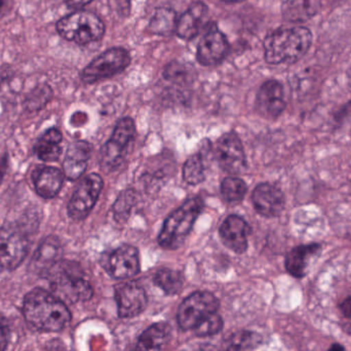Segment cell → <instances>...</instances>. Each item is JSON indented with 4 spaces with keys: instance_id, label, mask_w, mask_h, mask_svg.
Masks as SVG:
<instances>
[{
    "instance_id": "cell-31",
    "label": "cell",
    "mask_w": 351,
    "mask_h": 351,
    "mask_svg": "<svg viewBox=\"0 0 351 351\" xmlns=\"http://www.w3.org/2000/svg\"><path fill=\"white\" fill-rule=\"evenodd\" d=\"M136 194L133 190H125L121 192V195L117 197L114 206H113V213H114L115 219L119 222H125L129 218L130 213L135 204Z\"/></svg>"
},
{
    "instance_id": "cell-9",
    "label": "cell",
    "mask_w": 351,
    "mask_h": 351,
    "mask_svg": "<svg viewBox=\"0 0 351 351\" xmlns=\"http://www.w3.org/2000/svg\"><path fill=\"white\" fill-rule=\"evenodd\" d=\"M29 241L24 229L19 225H4L0 228V267L8 271L21 265L27 253Z\"/></svg>"
},
{
    "instance_id": "cell-10",
    "label": "cell",
    "mask_w": 351,
    "mask_h": 351,
    "mask_svg": "<svg viewBox=\"0 0 351 351\" xmlns=\"http://www.w3.org/2000/svg\"><path fill=\"white\" fill-rule=\"evenodd\" d=\"M103 188L98 174L86 176L76 188L68 204V215L74 220H82L92 212Z\"/></svg>"
},
{
    "instance_id": "cell-20",
    "label": "cell",
    "mask_w": 351,
    "mask_h": 351,
    "mask_svg": "<svg viewBox=\"0 0 351 351\" xmlns=\"http://www.w3.org/2000/svg\"><path fill=\"white\" fill-rule=\"evenodd\" d=\"M64 175L59 169L53 167H40L33 173L35 190L45 199L56 197L63 186Z\"/></svg>"
},
{
    "instance_id": "cell-23",
    "label": "cell",
    "mask_w": 351,
    "mask_h": 351,
    "mask_svg": "<svg viewBox=\"0 0 351 351\" xmlns=\"http://www.w3.org/2000/svg\"><path fill=\"white\" fill-rule=\"evenodd\" d=\"M62 249L60 241L56 237H49L45 239L39 245L33 257L31 266L38 270L41 274H47L49 269L59 261Z\"/></svg>"
},
{
    "instance_id": "cell-17",
    "label": "cell",
    "mask_w": 351,
    "mask_h": 351,
    "mask_svg": "<svg viewBox=\"0 0 351 351\" xmlns=\"http://www.w3.org/2000/svg\"><path fill=\"white\" fill-rule=\"evenodd\" d=\"M223 243L237 254L245 253L247 249V237L251 233L247 223L239 216H229L220 227Z\"/></svg>"
},
{
    "instance_id": "cell-39",
    "label": "cell",
    "mask_w": 351,
    "mask_h": 351,
    "mask_svg": "<svg viewBox=\"0 0 351 351\" xmlns=\"http://www.w3.org/2000/svg\"><path fill=\"white\" fill-rule=\"evenodd\" d=\"M328 351H346V348H344V346H342L341 344L335 343L333 344Z\"/></svg>"
},
{
    "instance_id": "cell-41",
    "label": "cell",
    "mask_w": 351,
    "mask_h": 351,
    "mask_svg": "<svg viewBox=\"0 0 351 351\" xmlns=\"http://www.w3.org/2000/svg\"><path fill=\"white\" fill-rule=\"evenodd\" d=\"M221 1H224V2H239V1H243V0H221Z\"/></svg>"
},
{
    "instance_id": "cell-6",
    "label": "cell",
    "mask_w": 351,
    "mask_h": 351,
    "mask_svg": "<svg viewBox=\"0 0 351 351\" xmlns=\"http://www.w3.org/2000/svg\"><path fill=\"white\" fill-rule=\"evenodd\" d=\"M135 137V123L130 117L121 119L109 141L101 150V166L106 172L117 170L125 160L128 146Z\"/></svg>"
},
{
    "instance_id": "cell-14",
    "label": "cell",
    "mask_w": 351,
    "mask_h": 351,
    "mask_svg": "<svg viewBox=\"0 0 351 351\" xmlns=\"http://www.w3.org/2000/svg\"><path fill=\"white\" fill-rule=\"evenodd\" d=\"M117 313L121 319L138 317L145 311L148 299L145 290L137 282H123L115 288Z\"/></svg>"
},
{
    "instance_id": "cell-27",
    "label": "cell",
    "mask_w": 351,
    "mask_h": 351,
    "mask_svg": "<svg viewBox=\"0 0 351 351\" xmlns=\"http://www.w3.org/2000/svg\"><path fill=\"white\" fill-rule=\"evenodd\" d=\"M154 282L167 295L178 294L183 288V276L179 271L172 269H162L154 276Z\"/></svg>"
},
{
    "instance_id": "cell-33",
    "label": "cell",
    "mask_w": 351,
    "mask_h": 351,
    "mask_svg": "<svg viewBox=\"0 0 351 351\" xmlns=\"http://www.w3.org/2000/svg\"><path fill=\"white\" fill-rule=\"evenodd\" d=\"M192 73H193V68L188 67L179 62H173L167 66L164 76L170 82L185 84V82H191L193 77Z\"/></svg>"
},
{
    "instance_id": "cell-38",
    "label": "cell",
    "mask_w": 351,
    "mask_h": 351,
    "mask_svg": "<svg viewBox=\"0 0 351 351\" xmlns=\"http://www.w3.org/2000/svg\"><path fill=\"white\" fill-rule=\"evenodd\" d=\"M6 171V160H0V183L2 182V179H3L4 174H5Z\"/></svg>"
},
{
    "instance_id": "cell-7",
    "label": "cell",
    "mask_w": 351,
    "mask_h": 351,
    "mask_svg": "<svg viewBox=\"0 0 351 351\" xmlns=\"http://www.w3.org/2000/svg\"><path fill=\"white\" fill-rule=\"evenodd\" d=\"M131 56L123 47H112L93 60L82 72V82L94 84L112 77L129 67Z\"/></svg>"
},
{
    "instance_id": "cell-37",
    "label": "cell",
    "mask_w": 351,
    "mask_h": 351,
    "mask_svg": "<svg viewBox=\"0 0 351 351\" xmlns=\"http://www.w3.org/2000/svg\"><path fill=\"white\" fill-rule=\"evenodd\" d=\"M92 1L93 0H67V4L72 8H82Z\"/></svg>"
},
{
    "instance_id": "cell-26",
    "label": "cell",
    "mask_w": 351,
    "mask_h": 351,
    "mask_svg": "<svg viewBox=\"0 0 351 351\" xmlns=\"http://www.w3.org/2000/svg\"><path fill=\"white\" fill-rule=\"evenodd\" d=\"M177 14L174 10L168 8H160L156 10L149 23V30L154 34L169 35L176 32L177 27Z\"/></svg>"
},
{
    "instance_id": "cell-19",
    "label": "cell",
    "mask_w": 351,
    "mask_h": 351,
    "mask_svg": "<svg viewBox=\"0 0 351 351\" xmlns=\"http://www.w3.org/2000/svg\"><path fill=\"white\" fill-rule=\"evenodd\" d=\"M92 149V145L86 141H75L70 144L63 162L64 175L67 179L74 181L84 175Z\"/></svg>"
},
{
    "instance_id": "cell-35",
    "label": "cell",
    "mask_w": 351,
    "mask_h": 351,
    "mask_svg": "<svg viewBox=\"0 0 351 351\" xmlns=\"http://www.w3.org/2000/svg\"><path fill=\"white\" fill-rule=\"evenodd\" d=\"M339 309L344 317L351 319V297H348V298L339 305Z\"/></svg>"
},
{
    "instance_id": "cell-36",
    "label": "cell",
    "mask_w": 351,
    "mask_h": 351,
    "mask_svg": "<svg viewBox=\"0 0 351 351\" xmlns=\"http://www.w3.org/2000/svg\"><path fill=\"white\" fill-rule=\"evenodd\" d=\"M8 331L5 328L0 324V351H4L8 348Z\"/></svg>"
},
{
    "instance_id": "cell-28",
    "label": "cell",
    "mask_w": 351,
    "mask_h": 351,
    "mask_svg": "<svg viewBox=\"0 0 351 351\" xmlns=\"http://www.w3.org/2000/svg\"><path fill=\"white\" fill-rule=\"evenodd\" d=\"M206 178V165L202 154L190 156L183 167V179L189 185H198Z\"/></svg>"
},
{
    "instance_id": "cell-13",
    "label": "cell",
    "mask_w": 351,
    "mask_h": 351,
    "mask_svg": "<svg viewBox=\"0 0 351 351\" xmlns=\"http://www.w3.org/2000/svg\"><path fill=\"white\" fill-rule=\"evenodd\" d=\"M103 265L107 272L117 280L133 278L140 271L139 252L132 245H121L109 254Z\"/></svg>"
},
{
    "instance_id": "cell-2",
    "label": "cell",
    "mask_w": 351,
    "mask_h": 351,
    "mask_svg": "<svg viewBox=\"0 0 351 351\" xmlns=\"http://www.w3.org/2000/svg\"><path fill=\"white\" fill-rule=\"evenodd\" d=\"M311 39L313 35L305 27L278 29L264 41L266 62L272 65L295 63L307 53Z\"/></svg>"
},
{
    "instance_id": "cell-25",
    "label": "cell",
    "mask_w": 351,
    "mask_h": 351,
    "mask_svg": "<svg viewBox=\"0 0 351 351\" xmlns=\"http://www.w3.org/2000/svg\"><path fill=\"white\" fill-rule=\"evenodd\" d=\"M63 136L58 129L47 130L35 144L34 152L36 156L43 162H55L59 160L62 154L60 146Z\"/></svg>"
},
{
    "instance_id": "cell-21",
    "label": "cell",
    "mask_w": 351,
    "mask_h": 351,
    "mask_svg": "<svg viewBox=\"0 0 351 351\" xmlns=\"http://www.w3.org/2000/svg\"><path fill=\"white\" fill-rule=\"evenodd\" d=\"M171 338V328L166 323H156L142 333L132 351H166Z\"/></svg>"
},
{
    "instance_id": "cell-22",
    "label": "cell",
    "mask_w": 351,
    "mask_h": 351,
    "mask_svg": "<svg viewBox=\"0 0 351 351\" xmlns=\"http://www.w3.org/2000/svg\"><path fill=\"white\" fill-rule=\"evenodd\" d=\"M321 250L317 243L299 245L289 252L286 257V269L294 278H301L306 274L311 258L315 257Z\"/></svg>"
},
{
    "instance_id": "cell-32",
    "label": "cell",
    "mask_w": 351,
    "mask_h": 351,
    "mask_svg": "<svg viewBox=\"0 0 351 351\" xmlns=\"http://www.w3.org/2000/svg\"><path fill=\"white\" fill-rule=\"evenodd\" d=\"M51 97H53V90L51 86L43 84V86H37L29 94L25 101V105L29 110L37 111L45 106L51 101Z\"/></svg>"
},
{
    "instance_id": "cell-18",
    "label": "cell",
    "mask_w": 351,
    "mask_h": 351,
    "mask_svg": "<svg viewBox=\"0 0 351 351\" xmlns=\"http://www.w3.org/2000/svg\"><path fill=\"white\" fill-rule=\"evenodd\" d=\"M208 6L202 1L193 2L188 10L178 19L176 33L184 40L195 38L202 29L206 28Z\"/></svg>"
},
{
    "instance_id": "cell-24",
    "label": "cell",
    "mask_w": 351,
    "mask_h": 351,
    "mask_svg": "<svg viewBox=\"0 0 351 351\" xmlns=\"http://www.w3.org/2000/svg\"><path fill=\"white\" fill-rule=\"evenodd\" d=\"M319 5V0H282V12L289 22L301 23L315 16Z\"/></svg>"
},
{
    "instance_id": "cell-29",
    "label": "cell",
    "mask_w": 351,
    "mask_h": 351,
    "mask_svg": "<svg viewBox=\"0 0 351 351\" xmlns=\"http://www.w3.org/2000/svg\"><path fill=\"white\" fill-rule=\"evenodd\" d=\"M247 184L237 177L225 178L221 184L223 197L228 202H239L243 199L247 193Z\"/></svg>"
},
{
    "instance_id": "cell-40",
    "label": "cell",
    "mask_w": 351,
    "mask_h": 351,
    "mask_svg": "<svg viewBox=\"0 0 351 351\" xmlns=\"http://www.w3.org/2000/svg\"><path fill=\"white\" fill-rule=\"evenodd\" d=\"M343 330L346 333L351 335V324H346V325L343 326Z\"/></svg>"
},
{
    "instance_id": "cell-12",
    "label": "cell",
    "mask_w": 351,
    "mask_h": 351,
    "mask_svg": "<svg viewBox=\"0 0 351 351\" xmlns=\"http://www.w3.org/2000/svg\"><path fill=\"white\" fill-rule=\"evenodd\" d=\"M215 154L220 168L228 174H239L245 168V152L237 134H224L217 142Z\"/></svg>"
},
{
    "instance_id": "cell-11",
    "label": "cell",
    "mask_w": 351,
    "mask_h": 351,
    "mask_svg": "<svg viewBox=\"0 0 351 351\" xmlns=\"http://www.w3.org/2000/svg\"><path fill=\"white\" fill-rule=\"evenodd\" d=\"M229 51L228 40L217 25L215 23L206 25L196 51L198 63L204 66L218 65L227 57Z\"/></svg>"
},
{
    "instance_id": "cell-15",
    "label": "cell",
    "mask_w": 351,
    "mask_h": 351,
    "mask_svg": "<svg viewBox=\"0 0 351 351\" xmlns=\"http://www.w3.org/2000/svg\"><path fill=\"white\" fill-rule=\"evenodd\" d=\"M258 112L268 119H278L286 108L284 88L276 80H268L260 88L256 101Z\"/></svg>"
},
{
    "instance_id": "cell-8",
    "label": "cell",
    "mask_w": 351,
    "mask_h": 351,
    "mask_svg": "<svg viewBox=\"0 0 351 351\" xmlns=\"http://www.w3.org/2000/svg\"><path fill=\"white\" fill-rule=\"evenodd\" d=\"M218 309L219 300L212 293H193L180 305L177 315L179 327L184 331L194 330Z\"/></svg>"
},
{
    "instance_id": "cell-1",
    "label": "cell",
    "mask_w": 351,
    "mask_h": 351,
    "mask_svg": "<svg viewBox=\"0 0 351 351\" xmlns=\"http://www.w3.org/2000/svg\"><path fill=\"white\" fill-rule=\"evenodd\" d=\"M23 315L31 327L43 332L62 331L71 321L65 302L39 288L25 296Z\"/></svg>"
},
{
    "instance_id": "cell-4",
    "label": "cell",
    "mask_w": 351,
    "mask_h": 351,
    "mask_svg": "<svg viewBox=\"0 0 351 351\" xmlns=\"http://www.w3.org/2000/svg\"><path fill=\"white\" fill-rule=\"evenodd\" d=\"M204 208L202 198L193 197L182 204L167 218L160 237L158 243L164 249L175 250L183 243L196 219Z\"/></svg>"
},
{
    "instance_id": "cell-5",
    "label": "cell",
    "mask_w": 351,
    "mask_h": 351,
    "mask_svg": "<svg viewBox=\"0 0 351 351\" xmlns=\"http://www.w3.org/2000/svg\"><path fill=\"white\" fill-rule=\"evenodd\" d=\"M60 36L80 45L99 41L105 33V25L97 14L78 10L60 19L56 24Z\"/></svg>"
},
{
    "instance_id": "cell-30",
    "label": "cell",
    "mask_w": 351,
    "mask_h": 351,
    "mask_svg": "<svg viewBox=\"0 0 351 351\" xmlns=\"http://www.w3.org/2000/svg\"><path fill=\"white\" fill-rule=\"evenodd\" d=\"M261 336L251 331H241L231 338L226 351H253L261 343Z\"/></svg>"
},
{
    "instance_id": "cell-34",
    "label": "cell",
    "mask_w": 351,
    "mask_h": 351,
    "mask_svg": "<svg viewBox=\"0 0 351 351\" xmlns=\"http://www.w3.org/2000/svg\"><path fill=\"white\" fill-rule=\"evenodd\" d=\"M222 317L215 313L204 319L193 331L198 337H208V336L216 335L222 330Z\"/></svg>"
},
{
    "instance_id": "cell-16",
    "label": "cell",
    "mask_w": 351,
    "mask_h": 351,
    "mask_svg": "<svg viewBox=\"0 0 351 351\" xmlns=\"http://www.w3.org/2000/svg\"><path fill=\"white\" fill-rule=\"evenodd\" d=\"M252 199L256 210L267 218L278 217L285 208V196L282 190L271 184L258 185L254 190Z\"/></svg>"
},
{
    "instance_id": "cell-3",
    "label": "cell",
    "mask_w": 351,
    "mask_h": 351,
    "mask_svg": "<svg viewBox=\"0 0 351 351\" xmlns=\"http://www.w3.org/2000/svg\"><path fill=\"white\" fill-rule=\"evenodd\" d=\"M47 276L53 294L63 302H84L90 300L94 294L80 266L72 262L58 261Z\"/></svg>"
}]
</instances>
